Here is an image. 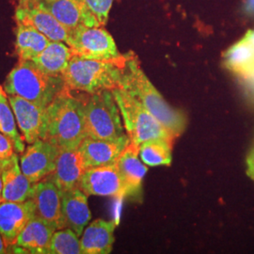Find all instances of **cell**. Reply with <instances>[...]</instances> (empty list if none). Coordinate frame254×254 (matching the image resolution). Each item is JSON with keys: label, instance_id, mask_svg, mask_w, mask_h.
Instances as JSON below:
<instances>
[{"label": "cell", "instance_id": "cell-15", "mask_svg": "<svg viewBox=\"0 0 254 254\" xmlns=\"http://www.w3.org/2000/svg\"><path fill=\"white\" fill-rule=\"evenodd\" d=\"M39 5L54 15L69 30L82 25L102 27L80 0H41Z\"/></svg>", "mask_w": 254, "mask_h": 254}, {"label": "cell", "instance_id": "cell-18", "mask_svg": "<svg viewBox=\"0 0 254 254\" xmlns=\"http://www.w3.org/2000/svg\"><path fill=\"white\" fill-rule=\"evenodd\" d=\"M88 197L79 188L62 191V210L65 228L73 230L78 236H82L91 218Z\"/></svg>", "mask_w": 254, "mask_h": 254}, {"label": "cell", "instance_id": "cell-2", "mask_svg": "<svg viewBox=\"0 0 254 254\" xmlns=\"http://www.w3.org/2000/svg\"><path fill=\"white\" fill-rule=\"evenodd\" d=\"M127 68L122 87L139 101L173 136L181 135L187 127V117L179 109L172 108L154 88L142 71L137 57L127 53Z\"/></svg>", "mask_w": 254, "mask_h": 254}, {"label": "cell", "instance_id": "cell-32", "mask_svg": "<svg viewBox=\"0 0 254 254\" xmlns=\"http://www.w3.org/2000/svg\"><path fill=\"white\" fill-rule=\"evenodd\" d=\"M244 9L250 15H254V0H246Z\"/></svg>", "mask_w": 254, "mask_h": 254}, {"label": "cell", "instance_id": "cell-6", "mask_svg": "<svg viewBox=\"0 0 254 254\" xmlns=\"http://www.w3.org/2000/svg\"><path fill=\"white\" fill-rule=\"evenodd\" d=\"M122 114L124 126L130 143L138 146L154 138L175 139L163 125L124 88L112 91Z\"/></svg>", "mask_w": 254, "mask_h": 254}, {"label": "cell", "instance_id": "cell-22", "mask_svg": "<svg viewBox=\"0 0 254 254\" xmlns=\"http://www.w3.org/2000/svg\"><path fill=\"white\" fill-rule=\"evenodd\" d=\"M228 70L243 79L254 78V46L247 35L223 55Z\"/></svg>", "mask_w": 254, "mask_h": 254}, {"label": "cell", "instance_id": "cell-20", "mask_svg": "<svg viewBox=\"0 0 254 254\" xmlns=\"http://www.w3.org/2000/svg\"><path fill=\"white\" fill-rule=\"evenodd\" d=\"M55 232L54 228L35 216L28 221L11 247L22 250L23 254H48Z\"/></svg>", "mask_w": 254, "mask_h": 254}, {"label": "cell", "instance_id": "cell-21", "mask_svg": "<svg viewBox=\"0 0 254 254\" xmlns=\"http://www.w3.org/2000/svg\"><path fill=\"white\" fill-rule=\"evenodd\" d=\"M138 155L139 147L129 143L116 161V167L127 184L129 195H134L139 191L148 171L147 165L138 158Z\"/></svg>", "mask_w": 254, "mask_h": 254}, {"label": "cell", "instance_id": "cell-4", "mask_svg": "<svg viewBox=\"0 0 254 254\" xmlns=\"http://www.w3.org/2000/svg\"><path fill=\"white\" fill-rule=\"evenodd\" d=\"M9 95H18L46 109L65 89L63 75L43 72L32 61H19L3 84Z\"/></svg>", "mask_w": 254, "mask_h": 254}, {"label": "cell", "instance_id": "cell-7", "mask_svg": "<svg viewBox=\"0 0 254 254\" xmlns=\"http://www.w3.org/2000/svg\"><path fill=\"white\" fill-rule=\"evenodd\" d=\"M73 54L91 60H112L121 57L116 43L105 27L79 26L70 30L65 43Z\"/></svg>", "mask_w": 254, "mask_h": 254}, {"label": "cell", "instance_id": "cell-1", "mask_svg": "<svg viewBox=\"0 0 254 254\" xmlns=\"http://www.w3.org/2000/svg\"><path fill=\"white\" fill-rule=\"evenodd\" d=\"M127 62V54L112 60H91L73 55L63 73L65 87L89 94L121 88Z\"/></svg>", "mask_w": 254, "mask_h": 254}, {"label": "cell", "instance_id": "cell-29", "mask_svg": "<svg viewBox=\"0 0 254 254\" xmlns=\"http://www.w3.org/2000/svg\"><path fill=\"white\" fill-rule=\"evenodd\" d=\"M17 154L12 141L0 132V170Z\"/></svg>", "mask_w": 254, "mask_h": 254}, {"label": "cell", "instance_id": "cell-13", "mask_svg": "<svg viewBox=\"0 0 254 254\" xmlns=\"http://www.w3.org/2000/svg\"><path fill=\"white\" fill-rule=\"evenodd\" d=\"M86 170V165L78 148L61 149L54 172L46 178L53 182L60 190H71L78 188Z\"/></svg>", "mask_w": 254, "mask_h": 254}, {"label": "cell", "instance_id": "cell-9", "mask_svg": "<svg viewBox=\"0 0 254 254\" xmlns=\"http://www.w3.org/2000/svg\"><path fill=\"white\" fill-rule=\"evenodd\" d=\"M60 152L61 148L53 142L38 139L21 154V170L30 181H42L54 172Z\"/></svg>", "mask_w": 254, "mask_h": 254}, {"label": "cell", "instance_id": "cell-17", "mask_svg": "<svg viewBox=\"0 0 254 254\" xmlns=\"http://www.w3.org/2000/svg\"><path fill=\"white\" fill-rule=\"evenodd\" d=\"M1 172L3 181L2 200L22 202L32 199L36 183L30 181L22 172L18 154H15L9 163L1 169Z\"/></svg>", "mask_w": 254, "mask_h": 254}, {"label": "cell", "instance_id": "cell-5", "mask_svg": "<svg viewBox=\"0 0 254 254\" xmlns=\"http://www.w3.org/2000/svg\"><path fill=\"white\" fill-rule=\"evenodd\" d=\"M83 104L86 136L107 140L128 136L112 91L86 93Z\"/></svg>", "mask_w": 254, "mask_h": 254}, {"label": "cell", "instance_id": "cell-27", "mask_svg": "<svg viewBox=\"0 0 254 254\" xmlns=\"http://www.w3.org/2000/svg\"><path fill=\"white\" fill-rule=\"evenodd\" d=\"M79 236L73 230H57L52 236L48 254H81Z\"/></svg>", "mask_w": 254, "mask_h": 254}, {"label": "cell", "instance_id": "cell-11", "mask_svg": "<svg viewBox=\"0 0 254 254\" xmlns=\"http://www.w3.org/2000/svg\"><path fill=\"white\" fill-rule=\"evenodd\" d=\"M35 217V203L32 199L26 201H0V236L7 250L14 245L22 230Z\"/></svg>", "mask_w": 254, "mask_h": 254}, {"label": "cell", "instance_id": "cell-16", "mask_svg": "<svg viewBox=\"0 0 254 254\" xmlns=\"http://www.w3.org/2000/svg\"><path fill=\"white\" fill-rule=\"evenodd\" d=\"M14 18L16 23L36 28L51 42L66 43L70 30L40 5L30 9L16 8Z\"/></svg>", "mask_w": 254, "mask_h": 254}, {"label": "cell", "instance_id": "cell-8", "mask_svg": "<svg viewBox=\"0 0 254 254\" xmlns=\"http://www.w3.org/2000/svg\"><path fill=\"white\" fill-rule=\"evenodd\" d=\"M78 188L88 196L123 198L129 195L127 184L119 173L116 163L87 169Z\"/></svg>", "mask_w": 254, "mask_h": 254}, {"label": "cell", "instance_id": "cell-23", "mask_svg": "<svg viewBox=\"0 0 254 254\" xmlns=\"http://www.w3.org/2000/svg\"><path fill=\"white\" fill-rule=\"evenodd\" d=\"M73 56L72 49L64 42H50L46 49L32 62L45 73L63 75Z\"/></svg>", "mask_w": 254, "mask_h": 254}, {"label": "cell", "instance_id": "cell-34", "mask_svg": "<svg viewBox=\"0 0 254 254\" xmlns=\"http://www.w3.org/2000/svg\"><path fill=\"white\" fill-rule=\"evenodd\" d=\"M2 191H3V181H2V172L0 170V201L2 200Z\"/></svg>", "mask_w": 254, "mask_h": 254}, {"label": "cell", "instance_id": "cell-14", "mask_svg": "<svg viewBox=\"0 0 254 254\" xmlns=\"http://www.w3.org/2000/svg\"><path fill=\"white\" fill-rule=\"evenodd\" d=\"M130 143L129 137L118 140L98 139L86 136L78 147L87 169L116 163L119 156Z\"/></svg>", "mask_w": 254, "mask_h": 254}, {"label": "cell", "instance_id": "cell-19", "mask_svg": "<svg viewBox=\"0 0 254 254\" xmlns=\"http://www.w3.org/2000/svg\"><path fill=\"white\" fill-rule=\"evenodd\" d=\"M117 224L113 220L96 219L82 234V254H109L115 241L114 231Z\"/></svg>", "mask_w": 254, "mask_h": 254}, {"label": "cell", "instance_id": "cell-31", "mask_svg": "<svg viewBox=\"0 0 254 254\" xmlns=\"http://www.w3.org/2000/svg\"><path fill=\"white\" fill-rule=\"evenodd\" d=\"M41 0H17V7L21 9H30L37 7Z\"/></svg>", "mask_w": 254, "mask_h": 254}, {"label": "cell", "instance_id": "cell-33", "mask_svg": "<svg viewBox=\"0 0 254 254\" xmlns=\"http://www.w3.org/2000/svg\"><path fill=\"white\" fill-rule=\"evenodd\" d=\"M8 250H7V246L5 244L3 238L0 236V254H7Z\"/></svg>", "mask_w": 254, "mask_h": 254}, {"label": "cell", "instance_id": "cell-28", "mask_svg": "<svg viewBox=\"0 0 254 254\" xmlns=\"http://www.w3.org/2000/svg\"><path fill=\"white\" fill-rule=\"evenodd\" d=\"M85 8L98 21L102 27L108 22L109 11L114 0H80Z\"/></svg>", "mask_w": 254, "mask_h": 254}, {"label": "cell", "instance_id": "cell-25", "mask_svg": "<svg viewBox=\"0 0 254 254\" xmlns=\"http://www.w3.org/2000/svg\"><path fill=\"white\" fill-rule=\"evenodd\" d=\"M173 139L154 138L139 145V158L149 167L171 166L173 161Z\"/></svg>", "mask_w": 254, "mask_h": 254}, {"label": "cell", "instance_id": "cell-10", "mask_svg": "<svg viewBox=\"0 0 254 254\" xmlns=\"http://www.w3.org/2000/svg\"><path fill=\"white\" fill-rule=\"evenodd\" d=\"M9 100L25 142L32 144L38 139H45L47 108L43 109L18 95H9Z\"/></svg>", "mask_w": 254, "mask_h": 254}, {"label": "cell", "instance_id": "cell-24", "mask_svg": "<svg viewBox=\"0 0 254 254\" xmlns=\"http://www.w3.org/2000/svg\"><path fill=\"white\" fill-rule=\"evenodd\" d=\"M15 37V53L19 61H32L51 42L36 28L18 23H16Z\"/></svg>", "mask_w": 254, "mask_h": 254}, {"label": "cell", "instance_id": "cell-12", "mask_svg": "<svg viewBox=\"0 0 254 254\" xmlns=\"http://www.w3.org/2000/svg\"><path fill=\"white\" fill-rule=\"evenodd\" d=\"M32 200L35 203V216L56 231L65 228L62 210V191L53 182L46 178L36 183Z\"/></svg>", "mask_w": 254, "mask_h": 254}, {"label": "cell", "instance_id": "cell-3", "mask_svg": "<svg viewBox=\"0 0 254 254\" xmlns=\"http://www.w3.org/2000/svg\"><path fill=\"white\" fill-rule=\"evenodd\" d=\"M45 139L61 149H76L86 137L83 96L76 97L65 87L47 107Z\"/></svg>", "mask_w": 254, "mask_h": 254}, {"label": "cell", "instance_id": "cell-26", "mask_svg": "<svg viewBox=\"0 0 254 254\" xmlns=\"http://www.w3.org/2000/svg\"><path fill=\"white\" fill-rule=\"evenodd\" d=\"M0 132L12 141L17 154L25 152V140L17 128V122L11 109L9 95L0 85Z\"/></svg>", "mask_w": 254, "mask_h": 254}, {"label": "cell", "instance_id": "cell-30", "mask_svg": "<svg viewBox=\"0 0 254 254\" xmlns=\"http://www.w3.org/2000/svg\"><path fill=\"white\" fill-rule=\"evenodd\" d=\"M247 167H248V170H247L248 175L254 181V145L248 155Z\"/></svg>", "mask_w": 254, "mask_h": 254}]
</instances>
